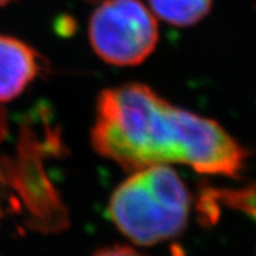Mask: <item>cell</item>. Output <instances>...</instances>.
<instances>
[{"label":"cell","instance_id":"obj_1","mask_svg":"<svg viewBox=\"0 0 256 256\" xmlns=\"http://www.w3.org/2000/svg\"><path fill=\"white\" fill-rule=\"evenodd\" d=\"M92 144L130 172L183 164L202 174L236 178L248 157L217 122L176 108L138 82L100 94Z\"/></svg>","mask_w":256,"mask_h":256},{"label":"cell","instance_id":"obj_6","mask_svg":"<svg viewBox=\"0 0 256 256\" xmlns=\"http://www.w3.org/2000/svg\"><path fill=\"white\" fill-rule=\"evenodd\" d=\"M230 206L232 208L242 210L244 213H248L250 216H252L254 213H256V184L251 186L250 188L232 191Z\"/></svg>","mask_w":256,"mask_h":256},{"label":"cell","instance_id":"obj_2","mask_svg":"<svg viewBox=\"0 0 256 256\" xmlns=\"http://www.w3.org/2000/svg\"><path fill=\"white\" fill-rule=\"evenodd\" d=\"M191 196L168 166L142 168L118 186L108 216L135 244L153 246L180 236L188 222Z\"/></svg>","mask_w":256,"mask_h":256},{"label":"cell","instance_id":"obj_3","mask_svg":"<svg viewBox=\"0 0 256 256\" xmlns=\"http://www.w3.org/2000/svg\"><path fill=\"white\" fill-rule=\"evenodd\" d=\"M89 40L106 63L136 66L157 46L158 26L140 0H104L90 18Z\"/></svg>","mask_w":256,"mask_h":256},{"label":"cell","instance_id":"obj_9","mask_svg":"<svg viewBox=\"0 0 256 256\" xmlns=\"http://www.w3.org/2000/svg\"><path fill=\"white\" fill-rule=\"evenodd\" d=\"M10 0H0V7H3V6H6L7 3H10Z\"/></svg>","mask_w":256,"mask_h":256},{"label":"cell","instance_id":"obj_4","mask_svg":"<svg viewBox=\"0 0 256 256\" xmlns=\"http://www.w3.org/2000/svg\"><path fill=\"white\" fill-rule=\"evenodd\" d=\"M44 59L29 44L0 36V102L14 100L38 78Z\"/></svg>","mask_w":256,"mask_h":256},{"label":"cell","instance_id":"obj_10","mask_svg":"<svg viewBox=\"0 0 256 256\" xmlns=\"http://www.w3.org/2000/svg\"><path fill=\"white\" fill-rule=\"evenodd\" d=\"M89 2H97V0H89Z\"/></svg>","mask_w":256,"mask_h":256},{"label":"cell","instance_id":"obj_5","mask_svg":"<svg viewBox=\"0 0 256 256\" xmlns=\"http://www.w3.org/2000/svg\"><path fill=\"white\" fill-rule=\"evenodd\" d=\"M213 0H149L160 18L176 26H190L202 20L212 8Z\"/></svg>","mask_w":256,"mask_h":256},{"label":"cell","instance_id":"obj_7","mask_svg":"<svg viewBox=\"0 0 256 256\" xmlns=\"http://www.w3.org/2000/svg\"><path fill=\"white\" fill-rule=\"evenodd\" d=\"M93 256H144L128 246H112L100 250Z\"/></svg>","mask_w":256,"mask_h":256},{"label":"cell","instance_id":"obj_8","mask_svg":"<svg viewBox=\"0 0 256 256\" xmlns=\"http://www.w3.org/2000/svg\"><path fill=\"white\" fill-rule=\"evenodd\" d=\"M6 134H7V119L4 112L0 108V142L3 140Z\"/></svg>","mask_w":256,"mask_h":256}]
</instances>
